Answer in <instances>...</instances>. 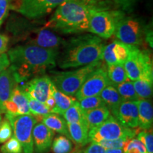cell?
<instances>
[{
  "label": "cell",
  "instance_id": "obj_29",
  "mask_svg": "<svg viewBox=\"0 0 153 153\" xmlns=\"http://www.w3.org/2000/svg\"><path fill=\"white\" fill-rule=\"evenodd\" d=\"M114 87L116 88L118 94L123 101H137L140 99L135 92L133 82L130 79L126 80V82Z\"/></svg>",
  "mask_w": 153,
  "mask_h": 153
},
{
  "label": "cell",
  "instance_id": "obj_46",
  "mask_svg": "<svg viewBox=\"0 0 153 153\" xmlns=\"http://www.w3.org/2000/svg\"><path fill=\"white\" fill-rule=\"evenodd\" d=\"M82 150L81 149V147L77 146V145H76L75 148H74L70 153H82Z\"/></svg>",
  "mask_w": 153,
  "mask_h": 153
},
{
  "label": "cell",
  "instance_id": "obj_17",
  "mask_svg": "<svg viewBox=\"0 0 153 153\" xmlns=\"http://www.w3.org/2000/svg\"><path fill=\"white\" fill-rule=\"evenodd\" d=\"M32 135L35 153L49 152L54 138V131L49 129L43 123H38L34 126Z\"/></svg>",
  "mask_w": 153,
  "mask_h": 153
},
{
  "label": "cell",
  "instance_id": "obj_6",
  "mask_svg": "<svg viewBox=\"0 0 153 153\" xmlns=\"http://www.w3.org/2000/svg\"><path fill=\"white\" fill-rule=\"evenodd\" d=\"M137 131L124 127L113 115L100 125L89 131V142L98 143L101 140H111L119 138L131 140L136 135Z\"/></svg>",
  "mask_w": 153,
  "mask_h": 153
},
{
  "label": "cell",
  "instance_id": "obj_8",
  "mask_svg": "<svg viewBox=\"0 0 153 153\" xmlns=\"http://www.w3.org/2000/svg\"><path fill=\"white\" fill-rule=\"evenodd\" d=\"M5 117L11 124L14 136L22 146L24 153H34L33 129L37 120L32 115L11 116L5 114Z\"/></svg>",
  "mask_w": 153,
  "mask_h": 153
},
{
  "label": "cell",
  "instance_id": "obj_38",
  "mask_svg": "<svg viewBox=\"0 0 153 153\" xmlns=\"http://www.w3.org/2000/svg\"><path fill=\"white\" fill-rule=\"evenodd\" d=\"M9 10V0H0V26L7 18Z\"/></svg>",
  "mask_w": 153,
  "mask_h": 153
},
{
  "label": "cell",
  "instance_id": "obj_39",
  "mask_svg": "<svg viewBox=\"0 0 153 153\" xmlns=\"http://www.w3.org/2000/svg\"><path fill=\"white\" fill-rule=\"evenodd\" d=\"M105 149L97 143L91 142V145L85 150H82V153H104Z\"/></svg>",
  "mask_w": 153,
  "mask_h": 153
},
{
  "label": "cell",
  "instance_id": "obj_24",
  "mask_svg": "<svg viewBox=\"0 0 153 153\" xmlns=\"http://www.w3.org/2000/svg\"><path fill=\"white\" fill-rule=\"evenodd\" d=\"M68 128L70 137L77 146L82 148L89 143V131L85 123H68Z\"/></svg>",
  "mask_w": 153,
  "mask_h": 153
},
{
  "label": "cell",
  "instance_id": "obj_41",
  "mask_svg": "<svg viewBox=\"0 0 153 153\" xmlns=\"http://www.w3.org/2000/svg\"><path fill=\"white\" fill-rule=\"evenodd\" d=\"M9 41V39L8 36L0 34V54L4 53L7 51Z\"/></svg>",
  "mask_w": 153,
  "mask_h": 153
},
{
  "label": "cell",
  "instance_id": "obj_3",
  "mask_svg": "<svg viewBox=\"0 0 153 153\" xmlns=\"http://www.w3.org/2000/svg\"><path fill=\"white\" fill-rule=\"evenodd\" d=\"M91 7L80 0H66L57 7L45 28L63 34L89 31Z\"/></svg>",
  "mask_w": 153,
  "mask_h": 153
},
{
  "label": "cell",
  "instance_id": "obj_27",
  "mask_svg": "<svg viewBox=\"0 0 153 153\" xmlns=\"http://www.w3.org/2000/svg\"><path fill=\"white\" fill-rule=\"evenodd\" d=\"M108 78L111 85L116 86L129 79L128 78L123 65H109L106 67Z\"/></svg>",
  "mask_w": 153,
  "mask_h": 153
},
{
  "label": "cell",
  "instance_id": "obj_16",
  "mask_svg": "<svg viewBox=\"0 0 153 153\" xmlns=\"http://www.w3.org/2000/svg\"><path fill=\"white\" fill-rule=\"evenodd\" d=\"M133 45L115 41L104 46L102 52V60L109 65H123L129 57Z\"/></svg>",
  "mask_w": 153,
  "mask_h": 153
},
{
  "label": "cell",
  "instance_id": "obj_18",
  "mask_svg": "<svg viewBox=\"0 0 153 153\" xmlns=\"http://www.w3.org/2000/svg\"><path fill=\"white\" fill-rule=\"evenodd\" d=\"M16 85L13 72L9 67L0 74V111L4 112V104L10 98Z\"/></svg>",
  "mask_w": 153,
  "mask_h": 153
},
{
  "label": "cell",
  "instance_id": "obj_7",
  "mask_svg": "<svg viewBox=\"0 0 153 153\" xmlns=\"http://www.w3.org/2000/svg\"><path fill=\"white\" fill-rule=\"evenodd\" d=\"M66 0H9L10 10L18 12L30 20L46 16Z\"/></svg>",
  "mask_w": 153,
  "mask_h": 153
},
{
  "label": "cell",
  "instance_id": "obj_47",
  "mask_svg": "<svg viewBox=\"0 0 153 153\" xmlns=\"http://www.w3.org/2000/svg\"><path fill=\"white\" fill-rule=\"evenodd\" d=\"M1 120H2V119H1V111H0V125H1Z\"/></svg>",
  "mask_w": 153,
  "mask_h": 153
},
{
  "label": "cell",
  "instance_id": "obj_1",
  "mask_svg": "<svg viewBox=\"0 0 153 153\" xmlns=\"http://www.w3.org/2000/svg\"><path fill=\"white\" fill-rule=\"evenodd\" d=\"M58 53L29 43L9 50L7 53L10 62L9 68L17 85H24L25 82L43 75L48 70L54 68Z\"/></svg>",
  "mask_w": 153,
  "mask_h": 153
},
{
  "label": "cell",
  "instance_id": "obj_36",
  "mask_svg": "<svg viewBox=\"0 0 153 153\" xmlns=\"http://www.w3.org/2000/svg\"><path fill=\"white\" fill-rule=\"evenodd\" d=\"M12 136V128L11 124L7 118L1 120L0 125V144L4 143Z\"/></svg>",
  "mask_w": 153,
  "mask_h": 153
},
{
  "label": "cell",
  "instance_id": "obj_10",
  "mask_svg": "<svg viewBox=\"0 0 153 153\" xmlns=\"http://www.w3.org/2000/svg\"><path fill=\"white\" fill-rule=\"evenodd\" d=\"M128 78L132 82L137 80L143 74L153 75L152 62L150 54L134 46L129 57L123 64Z\"/></svg>",
  "mask_w": 153,
  "mask_h": 153
},
{
  "label": "cell",
  "instance_id": "obj_25",
  "mask_svg": "<svg viewBox=\"0 0 153 153\" xmlns=\"http://www.w3.org/2000/svg\"><path fill=\"white\" fill-rule=\"evenodd\" d=\"M99 97L110 111H114L118 106L124 101L114 85H109L101 91Z\"/></svg>",
  "mask_w": 153,
  "mask_h": 153
},
{
  "label": "cell",
  "instance_id": "obj_33",
  "mask_svg": "<svg viewBox=\"0 0 153 153\" xmlns=\"http://www.w3.org/2000/svg\"><path fill=\"white\" fill-rule=\"evenodd\" d=\"M0 153H23L22 146L16 137H11L0 147Z\"/></svg>",
  "mask_w": 153,
  "mask_h": 153
},
{
  "label": "cell",
  "instance_id": "obj_2",
  "mask_svg": "<svg viewBox=\"0 0 153 153\" xmlns=\"http://www.w3.org/2000/svg\"><path fill=\"white\" fill-rule=\"evenodd\" d=\"M104 48L101 38L85 34L65 41L59 51L57 62L61 69L78 68L102 60Z\"/></svg>",
  "mask_w": 153,
  "mask_h": 153
},
{
  "label": "cell",
  "instance_id": "obj_12",
  "mask_svg": "<svg viewBox=\"0 0 153 153\" xmlns=\"http://www.w3.org/2000/svg\"><path fill=\"white\" fill-rule=\"evenodd\" d=\"M53 85L50 76L41 75L30 79L20 87L28 97L45 104L48 98L52 94Z\"/></svg>",
  "mask_w": 153,
  "mask_h": 153
},
{
  "label": "cell",
  "instance_id": "obj_9",
  "mask_svg": "<svg viewBox=\"0 0 153 153\" xmlns=\"http://www.w3.org/2000/svg\"><path fill=\"white\" fill-rule=\"evenodd\" d=\"M145 33V28L139 19L125 17L120 19L116 25L115 36L118 41L127 45H141Z\"/></svg>",
  "mask_w": 153,
  "mask_h": 153
},
{
  "label": "cell",
  "instance_id": "obj_13",
  "mask_svg": "<svg viewBox=\"0 0 153 153\" xmlns=\"http://www.w3.org/2000/svg\"><path fill=\"white\" fill-rule=\"evenodd\" d=\"M31 35H33L32 37L28 39L29 44L58 52L65 42L53 30L47 28L35 29L31 33Z\"/></svg>",
  "mask_w": 153,
  "mask_h": 153
},
{
  "label": "cell",
  "instance_id": "obj_31",
  "mask_svg": "<svg viewBox=\"0 0 153 153\" xmlns=\"http://www.w3.org/2000/svg\"><path fill=\"white\" fill-rule=\"evenodd\" d=\"M51 149L54 153H70L73 150V145L68 137L58 135L53 140Z\"/></svg>",
  "mask_w": 153,
  "mask_h": 153
},
{
  "label": "cell",
  "instance_id": "obj_30",
  "mask_svg": "<svg viewBox=\"0 0 153 153\" xmlns=\"http://www.w3.org/2000/svg\"><path fill=\"white\" fill-rule=\"evenodd\" d=\"M30 113L37 121H41L45 115L50 114V110L44 103L28 97Z\"/></svg>",
  "mask_w": 153,
  "mask_h": 153
},
{
  "label": "cell",
  "instance_id": "obj_19",
  "mask_svg": "<svg viewBox=\"0 0 153 153\" xmlns=\"http://www.w3.org/2000/svg\"><path fill=\"white\" fill-rule=\"evenodd\" d=\"M110 115V110L106 106L84 111L85 124L88 131H90L102 123Z\"/></svg>",
  "mask_w": 153,
  "mask_h": 153
},
{
  "label": "cell",
  "instance_id": "obj_11",
  "mask_svg": "<svg viewBox=\"0 0 153 153\" xmlns=\"http://www.w3.org/2000/svg\"><path fill=\"white\" fill-rule=\"evenodd\" d=\"M109 85L111 84L107 75L106 67L102 63L89 74L76 93V99L80 101L86 97L99 95L101 91Z\"/></svg>",
  "mask_w": 153,
  "mask_h": 153
},
{
  "label": "cell",
  "instance_id": "obj_5",
  "mask_svg": "<svg viewBox=\"0 0 153 153\" xmlns=\"http://www.w3.org/2000/svg\"><path fill=\"white\" fill-rule=\"evenodd\" d=\"M123 14L118 11H110L98 5L91 7L89 32L107 39L114 35L118 21Z\"/></svg>",
  "mask_w": 153,
  "mask_h": 153
},
{
  "label": "cell",
  "instance_id": "obj_23",
  "mask_svg": "<svg viewBox=\"0 0 153 153\" xmlns=\"http://www.w3.org/2000/svg\"><path fill=\"white\" fill-rule=\"evenodd\" d=\"M41 121L51 131L65 135L66 137L70 138L68 132V123L65 120L60 117V115L54 113H50L44 116Z\"/></svg>",
  "mask_w": 153,
  "mask_h": 153
},
{
  "label": "cell",
  "instance_id": "obj_43",
  "mask_svg": "<svg viewBox=\"0 0 153 153\" xmlns=\"http://www.w3.org/2000/svg\"><path fill=\"white\" fill-rule=\"evenodd\" d=\"M104 153H123V149H105Z\"/></svg>",
  "mask_w": 153,
  "mask_h": 153
},
{
  "label": "cell",
  "instance_id": "obj_22",
  "mask_svg": "<svg viewBox=\"0 0 153 153\" xmlns=\"http://www.w3.org/2000/svg\"><path fill=\"white\" fill-rule=\"evenodd\" d=\"M52 95L55 102V108L52 113L62 116L72 104H74L77 101L76 98L72 96L67 95L57 90L54 85L52 86Z\"/></svg>",
  "mask_w": 153,
  "mask_h": 153
},
{
  "label": "cell",
  "instance_id": "obj_32",
  "mask_svg": "<svg viewBox=\"0 0 153 153\" xmlns=\"http://www.w3.org/2000/svg\"><path fill=\"white\" fill-rule=\"evenodd\" d=\"M79 106L84 111L88 110L94 109V108H99V107L105 106L102 99L99 97V95L93 96V97H86L79 101Z\"/></svg>",
  "mask_w": 153,
  "mask_h": 153
},
{
  "label": "cell",
  "instance_id": "obj_37",
  "mask_svg": "<svg viewBox=\"0 0 153 153\" xmlns=\"http://www.w3.org/2000/svg\"><path fill=\"white\" fill-rule=\"evenodd\" d=\"M129 140L125 138H119L111 140H101L98 143L104 149H123L126 143Z\"/></svg>",
  "mask_w": 153,
  "mask_h": 153
},
{
  "label": "cell",
  "instance_id": "obj_45",
  "mask_svg": "<svg viewBox=\"0 0 153 153\" xmlns=\"http://www.w3.org/2000/svg\"><path fill=\"white\" fill-rule=\"evenodd\" d=\"M80 1H83V2H85V4H87L89 5V6L96 5L95 0H80Z\"/></svg>",
  "mask_w": 153,
  "mask_h": 153
},
{
  "label": "cell",
  "instance_id": "obj_28",
  "mask_svg": "<svg viewBox=\"0 0 153 153\" xmlns=\"http://www.w3.org/2000/svg\"><path fill=\"white\" fill-rule=\"evenodd\" d=\"M63 117L65 119L67 123H85L84 111L79 106V101H76L72 104L65 112L63 114Z\"/></svg>",
  "mask_w": 153,
  "mask_h": 153
},
{
  "label": "cell",
  "instance_id": "obj_35",
  "mask_svg": "<svg viewBox=\"0 0 153 153\" xmlns=\"http://www.w3.org/2000/svg\"><path fill=\"white\" fill-rule=\"evenodd\" d=\"M137 138L145 145L147 152L153 153V136L152 132L141 131L137 134Z\"/></svg>",
  "mask_w": 153,
  "mask_h": 153
},
{
  "label": "cell",
  "instance_id": "obj_34",
  "mask_svg": "<svg viewBox=\"0 0 153 153\" xmlns=\"http://www.w3.org/2000/svg\"><path fill=\"white\" fill-rule=\"evenodd\" d=\"M123 153H148L145 145L137 138L129 140L124 145Z\"/></svg>",
  "mask_w": 153,
  "mask_h": 153
},
{
  "label": "cell",
  "instance_id": "obj_40",
  "mask_svg": "<svg viewBox=\"0 0 153 153\" xmlns=\"http://www.w3.org/2000/svg\"><path fill=\"white\" fill-rule=\"evenodd\" d=\"M10 65V62L8 55L7 53H2L0 54V74L4 71Z\"/></svg>",
  "mask_w": 153,
  "mask_h": 153
},
{
  "label": "cell",
  "instance_id": "obj_44",
  "mask_svg": "<svg viewBox=\"0 0 153 153\" xmlns=\"http://www.w3.org/2000/svg\"><path fill=\"white\" fill-rule=\"evenodd\" d=\"M116 3L119 4L121 6H128L131 0H114Z\"/></svg>",
  "mask_w": 153,
  "mask_h": 153
},
{
  "label": "cell",
  "instance_id": "obj_14",
  "mask_svg": "<svg viewBox=\"0 0 153 153\" xmlns=\"http://www.w3.org/2000/svg\"><path fill=\"white\" fill-rule=\"evenodd\" d=\"M112 115L122 126L128 128L138 126V107L137 101H124Z\"/></svg>",
  "mask_w": 153,
  "mask_h": 153
},
{
  "label": "cell",
  "instance_id": "obj_26",
  "mask_svg": "<svg viewBox=\"0 0 153 153\" xmlns=\"http://www.w3.org/2000/svg\"><path fill=\"white\" fill-rule=\"evenodd\" d=\"M153 75L144 74L133 82L135 92L139 99H148L152 95Z\"/></svg>",
  "mask_w": 153,
  "mask_h": 153
},
{
  "label": "cell",
  "instance_id": "obj_15",
  "mask_svg": "<svg viewBox=\"0 0 153 153\" xmlns=\"http://www.w3.org/2000/svg\"><path fill=\"white\" fill-rule=\"evenodd\" d=\"M4 112L11 116L30 114L28 97L20 86H15L10 98L4 106Z\"/></svg>",
  "mask_w": 153,
  "mask_h": 153
},
{
  "label": "cell",
  "instance_id": "obj_42",
  "mask_svg": "<svg viewBox=\"0 0 153 153\" xmlns=\"http://www.w3.org/2000/svg\"><path fill=\"white\" fill-rule=\"evenodd\" d=\"M45 104L46 105V106L48 108V109L50 110V112L52 113L53 109H54V108H55V99H54V98H53L52 94H51L48 97V98L46 101L45 102Z\"/></svg>",
  "mask_w": 153,
  "mask_h": 153
},
{
  "label": "cell",
  "instance_id": "obj_20",
  "mask_svg": "<svg viewBox=\"0 0 153 153\" xmlns=\"http://www.w3.org/2000/svg\"><path fill=\"white\" fill-rule=\"evenodd\" d=\"M138 107V126L143 130H150L152 127L153 108L148 99H140L137 101Z\"/></svg>",
  "mask_w": 153,
  "mask_h": 153
},
{
  "label": "cell",
  "instance_id": "obj_21",
  "mask_svg": "<svg viewBox=\"0 0 153 153\" xmlns=\"http://www.w3.org/2000/svg\"><path fill=\"white\" fill-rule=\"evenodd\" d=\"M28 19L22 17H19L16 19H12L9 21L7 26V29L12 33L13 35L16 37L21 38H26L30 34H31L36 28H34L33 24L28 21Z\"/></svg>",
  "mask_w": 153,
  "mask_h": 153
},
{
  "label": "cell",
  "instance_id": "obj_4",
  "mask_svg": "<svg viewBox=\"0 0 153 153\" xmlns=\"http://www.w3.org/2000/svg\"><path fill=\"white\" fill-rule=\"evenodd\" d=\"M102 63V60H99L71 71L54 72L50 77L57 90L67 95L73 96L76 94L89 74Z\"/></svg>",
  "mask_w": 153,
  "mask_h": 153
}]
</instances>
